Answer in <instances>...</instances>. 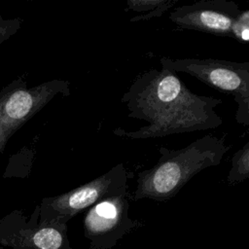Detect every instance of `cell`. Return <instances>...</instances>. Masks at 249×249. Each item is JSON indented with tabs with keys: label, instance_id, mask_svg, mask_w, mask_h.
I'll return each mask as SVG.
<instances>
[{
	"label": "cell",
	"instance_id": "6da1fadb",
	"mask_svg": "<svg viewBox=\"0 0 249 249\" xmlns=\"http://www.w3.org/2000/svg\"><path fill=\"white\" fill-rule=\"evenodd\" d=\"M122 102L129 111L128 117L148 123L133 131L121 127L113 130L115 135L127 139L206 130L223 123L215 111L222 99L191 91L175 71L163 67L138 75L122 96Z\"/></svg>",
	"mask_w": 249,
	"mask_h": 249
},
{
	"label": "cell",
	"instance_id": "7a4b0ae2",
	"mask_svg": "<svg viewBox=\"0 0 249 249\" xmlns=\"http://www.w3.org/2000/svg\"><path fill=\"white\" fill-rule=\"evenodd\" d=\"M229 149L223 138L209 134L181 149L160 147L156 164L138 173L133 199L161 202L172 198L196 174L219 165Z\"/></svg>",
	"mask_w": 249,
	"mask_h": 249
},
{
	"label": "cell",
	"instance_id": "3957f363",
	"mask_svg": "<svg viewBox=\"0 0 249 249\" xmlns=\"http://www.w3.org/2000/svg\"><path fill=\"white\" fill-rule=\"evenodd\" d=\"M160 62L163 68L189 74L210 88L231 94L237 104L235 121L249 124V62L166 56H161Z\"/></svg>",
	"mask_w": 249,
	"mask_h": 249
},
{
	"label": "cell",
	"instance_id": "277c9868",
	"mask_svg": "<svg viewBox=\"0 0 249 249\" xmlns=\"http://www.w3.org/2000/svg\"><path fill=\"white\" fill-rule=\"evenodd\" d=\"M128 173L118 163L104 174L61 195L45 197L40 206V224L67 225L78 213L107 197L127 195Z\"/></svg>",
	"mask_w": 249,
	"mask_h": 249
},
{
	"label": "cell",
	"instance_id": "5b68a950",
	"mask_svg": "<svg viewBox=\"0 0 249 249\" xmlns=\"http://www.w3.org/2000/svg\"><path fill=\"white\" fill-rule=\"evenodd\" d=\"M58 94H71L70 83L67 80L53 79L30 89L24 82L18 81L8 92L1 94L0 151L14 132Z\"/></svg>",
	"mask_w": 249,
	"mask_h": 249
},
{
	"label": "cell",
	"instance_id": "8992f818",
	"mask_svg": "<svg viewBox=\"0 0 249 249\" xmlns=\"http://www.w3.org/2000/svg\"><path fill=\"white\" fill-rule=\"evenodd\" d=\"M127 195L107 197L89 207L84 217L85 236L92 249H108L129 232L136 221L128 216Z\"/></svg>",
	"mask_w": 249,
	"mask_h": 249
},
{
	"label": "cell",
	"instance_id": "52a82bcc",
	"mask_svg": "<svg viewBox=\"0 0 249 249\" xmlns=\"http://www.w3.org/2000/svg\"><path fill=\"white\" fill-rule=\"evenodd\" d=\"M241 9L231 0H199L175 8L170 20L183 29L231 37V28Z\"/></svg>",
	"mask_w": 249,
	"mask_h": 249
},
{
	"label": "cell",
	"instance_id": "ba28073f",
	"mask_svg": "<svg viewBox=\"0 0 249 249\" xmlns=\"http://www.w3.org/2000/svg\"><path fill=\"white\" fill-rule=\"evenodd\" d=\"M66 225L39 224L28 237L34 249H71L66 236Z\"/></svg>",
	"mask_w": 249,
	"mask_h": 249
},
{
	"label": "cell",
	"instance_id": "9c48e42d",
	"mask_svg": "<svg viewBox=\"0 0 249 249\" xmlns=\"http://www.w3.org/2000/svg\"><path fill=\"white\" fill-rule=\"evenodd\" d=\"M177 2L178 0H127L125 10L143 12L142 15L134 16L129 19L131 22H135L160 18Z\"/></svg>",
	"mask_w": 249,
	"mask_h": 249
},
{
	"label": "cell",
	"instance_id": "30bf717a",
	"mask_svg": "<svg viewBox=\"0 0 249 249\" xmlns=\"http://www.w3.org/2000/svg\"><path fill=\"white\" fill-rule=\"evenodd\" d=\"M249 178V142L237 150L231 159V167L227 176L230 184H237Z\"/></svg>",
	"mask_w": 249,
	"mask_h": 249
},
{
	"label": "cell",
	"instance_id": "8fae6325",
	"mask_svg": "<svg viewBox=\"0 0 249 249\" xmlns=\"http://www.w3.org/2000/svg\"><path fill=\"white\" fill-rule=\"evenodd\" d=\"M231 38H233L240 44H247L249 41V11L241 10L240 14L234 19L231 28Z\"/></svg>",
	"mask_w": 249,
	"mask_h": 249
},
{
	"label": "cell",
	"instance_id": "7c38bea8",
	"mask_svg": "<svg viewBox=\"0 0 249 249\" xmlns=\"http://www.w3.org/2000/svg\"><path fill=\"white\" fill-rule=\"evenodd\" d=\"M0 39H2V37H1V36H0Z\"/></svg>",
	"mask_w": 249,
	"mask_h": 249
}]
</instances>
